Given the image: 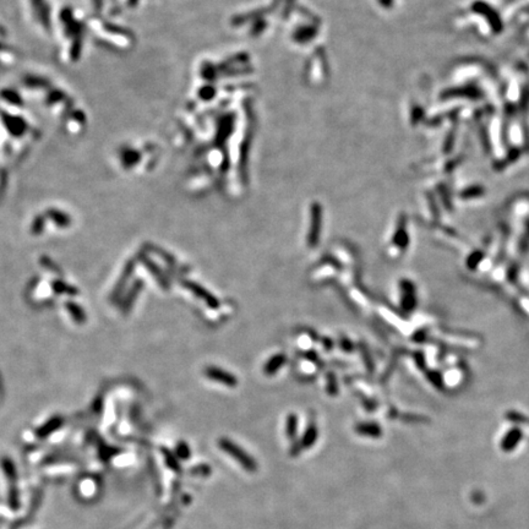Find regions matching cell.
<instances>
[{"mask_svg":"<svg viewBox=\"0 0 529 529\" xmlns=\"http://www.w3.org/2000/svg\"><path fill=\"white\" fill-rule=\"evenodd\" d=\"M219 447L226 452V453L229 454L230 457L235 459L238 463L242 467H244L245 469H247L249 472H255L257 468V464L246 452L243 449H240L238 445H235L233 441H230L229 438H221L218 442Z\"/></svg>","mask_w":529,"mask_h":529,"instance_id":"cell-1","label":"cell"},{"mask_svg":"<svg viewBox=\"0 0 529 529\" xmlns=\"http://www.w3.org/2000/svg\"><path fill=\"white\" fill-rule=\"evenodd\" d=\"M204 375L209 380L227 386V387L234 388L238 386L237 376H234L229 371L225 370V369L218 368V366H207L204 370Z\"/></svg>","mask_w":529,"mask_h":529,"instance_id":"cell-2","label":"cell"},{"mask_svg":"<svg viewBox=\"0 0 529 529\" xmlns=\"http://www.w3.org/2000/svg\"><path fill=\"white\" fill-rule=\"evenodd\" d=\"M183 285L185 288L190 290L191 293H194L195 297H197L199 299L204 300L207 304V306H209L211 309H218L219 307V300L218 298L214 297L209 290H207L206 288L202 287L201 284L196 282H192V281H184Z\"/></svg>","mask_w":529,"mask_h":529,"instance_id":"cell-3","label":"cell"},{"mask_svg":"<svg viewBox=\"0 0 529 529\" xmlns=\"http://www.w3.org/2000/svg\"><path fill=\"white\" fill-rule=\"evenodd\" d=\"M311 216L313 217H311L310 229H309V233H307V246L310 247V249H314V247L318 246L321 232V212L318 206H315L313 208Z\"/></svg>","mask_w":529,"mask_h":529,"instance_id":"cell-4","label":"cell"},{"mask_svg":"<svg viewBox=\"0 0 529 529\" xmlns=\"http://www.w3.org/2000/svg\"><path fill=\"white\" fill-rule=\"evenodd\" d=\"M285 361H287V357H285V354H283V353H277V354L272 356L267 361H266V364H264V368H262V371H264V374L266 376H273L281 368H282L283 365H284Z\"/></svg>","mask_w":529,"mask_h":529,"instance_id":"cell-5","label":"cell"},{"mask_svg":"<svg viewBox=\"0 0 529 529\" xmlns=\"http://www.w3.org/2000/svg\"><path fill=\"white\" fill-rule=\"evenodd\" d=\"M318 426L314 423H311L310 425L306 428L304 435H302V441H300V446H302V449H309V447H311L313 445H315L316 440H318Z\"/></svg>","mask_w":529,"mask_h":529,"instance_id":"cell-6","label":"cell"},{"mask_svg":"<svg viewBox=\"0 0 529 529\" xmlns=\"http://www.w3.org/2000/svg\"><path fill=\"white\" fill-rule=\"evenodd\" d=\"M141 260H142V262H144V264H146V267L149 268L150 271H151L152 275L154 276V278H156V280L158 281L159 284H161V287H162V288H164V289H168V288H169L168 281L166 280V277H164V275H163V273H162V271L159 270L158 267H157V264H154L153 262H152L151 260H150L149 257H146V256L141 257Z\"/></svg>","mask_w":529,"mask_h":529,"instance_id":"cell-7","label":"cell"},{"mask_svg":"<svg viewBox=\"0 0 529 529\" xmlns=\"http://www.w3.org/2000/svg\"><path fill=\"white\" fill-rule=\"evenodd\" d=\"M356 431L360 435L365 436H378L380 435V428L376 424L373 423H360L356 426Z\"/></svg>","mask_w":529,"mask_h":529,"instance_id":"cell-8","label":"cell"},{"mask_svg":"<svg viewBox=\"0 0 529 529\" xmlns=\"http://www.w3.org/2000/svg\"><path fill=\"white\" fill-rule=\"evenodd\" d=\"M285 431H287V436L289 438H294L297 436L298 433V416L297 414L290 413L287 416V424H285Z\"/></svg>","mask_w":529,"mask_h":529,"instance_id":"cell-9","label":"cell"},{"mask_svg":"<svg viewBox=\"0 0 529 529\" xmlns=\"http://www.w3.org/2000/svg\"><path fill=\"white\" fill-rule=\"evenodd\" d=\"M327 392L330 396L338 395V383L336 380V376L333 373L327 374Z\"/></svg>","mask_w":529,"mask_h":529,"instance_id":"cell-10","label":"cell"},{"mask_svg":"<svg viewBox=\"0 0 529 529\" xmlns=\"http://www.w3.org/2000/svg\"><path fill=\"white\" fill-rule=\"evenodd\" d=\"M176 454L180 457L182 459L189 458L190 457V449L188 446V444L185 442H179V445L176 446Z\"/></svg>","mask_w":529,"mask_h":529,"instance_id":"cell-11","label":"cell"},{"mask_svg":"<svg viewBox=\"0 0 529 529\" xmlns=\"http://www.w3.org/2000/svg\"><path fill=\"white\" fill-rule=\"evenodd\" d=\"M340 348H342V349L345 350V352H352L353 348H354V347H353V343L345 337H340Z\"/></svg>","mask_w":529,"mask_h":529,"instance_id":"cell-12","label":"cell"}]
</instances>
